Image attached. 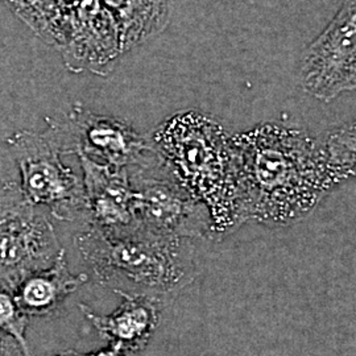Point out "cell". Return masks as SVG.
Instances as JSON below:
<instances>
[{
  "label": "cell",
  "mask_w": 356,
  "mask_h": 356,
  "mask_svg": "<svg viewBox=\"0 0 356 356\" xmlns=\"http://www.w3.org/2000/svg\"><path fill=\"white\" fill-rule=\"evenodd\" d=\"M153 143L182 186L206 206L213 234L247 220L232 141L216 122L198 113L178 114L159 128Z\"/></svg>",
  "instance_id": "7a4b0ae2"
},
{
  "label": "cell",
  "mask_w": 356,
  "mask_h": 356,
  "mask_svg": "<svg viewBox=\"0 0 356 356\" xmlns=\"http://www.w3.org/2000/svg\"><path fill=\"white\" fill-rule=\"evenodd\" d=\"M56 356H138V353L131 351L120 344L110 343L108 347L94 353H78L74 350H67Z\"/></svg>",
  "instance_id": "4fadbf2b"
},
{
  "label": "cell",
  "mask_w": 356,
  "mask_h": 356,
  "mask_svg": "<svg viewBox=\"0 0 356 356\" xmlns=\"http://www.w3.org/2000/svg\"><path fill=\"white\" fill-rule=\"evenodd\" d=\"M47 122V131L63 154L76 153L103 165H136L153 149L147 139L127 123L113 116L94 114L79 106L65 120Z\"/></svg>",
  "instance_id": "52a82bcc"
},
{
  "label": "cell",
  "mask_w": 356,
  "mask_h": 356,
  "mask_svg": "<svg viewBox=\"0 0 356 356\" xmlns=\"http://www.w3.org/2000/svg\"><path fill=\"white\" fill-rule=\"evenodd\" d=\"M83 170L85 216L88 226L108 235H127L140 229L136 216V191L128 168L103 165L78 156Z\"/></svg>",
  "instance_id": "9c48e42d"
},
{
  "label": "cell",
  "mask_w": 356,
  "mask_h": 356,
  "mask_svg": "<svg viewBox=\"0 0 356 356\" xmlns=\"http://www.w3.org/2000/svg\"><path fill=\"white\" fill-rule=\"evenodd\" d=\"M7 143L20 172V188L29 202L48 207L51 216L63 222L85 216L83 182L63 163V152L47 129L42 134L17 131Z\"/></svg>",
  "instance_id": "8992f818"
},
{
  "label": "cell",
  "mask_w": 356,
  "mask_h": 356,
  "mask_svg": "<svg viewBox=\"0 0 356 356\" xmlns=\"http://www.w3.org/2000/svg\"><path fill=\"white\" fill-rule=\"evenodd\" d=\"M63 250L49 219L19 184L7 181L0 189V288L13 292L31 273L51 267Z\"/></svg>",
  "instance_id": "5b68a950"
},
{
  "label": "cell",
  "mask_w": 356,
  "mask_h": 356,
  "mask_svg": "<svg viewBox=\"0 0 356 356\" xmlns=\"http://www.w3.org/2000/svg\"><path fill=\"white\" fill-rule=\"evenodd\" d=\"M128 176L136 191L140 229L177 239L213 234L206 206L182 186L156 149L139 164L128 166Z\"/></svg>",
  "instance_id": "277c9868"
},
{
  "label": "cell",
  "mask_w": 356,
  "mask_h": 356,
  "mask_svg": "<svg viewBox=\"0 0 356 356\" xmlns=\"http://www.w3.org/2000/svg\"><path fill=\"white\" fill-rule=\"evenodd\" d=\"M0 356H24L19 344L11 337L0 331Z\"/></svg>",
  "instance_id": "5bb4252c"
},
{
  "label": "cell",
  "mask_w": 356,
  "mask_h": 356,
  "mask_svg": "<svg viewBox=\"0 0 356 356\" xmlns=\"http://www.w3.org/2000/svg\"><path fill=\"white\" fill-rule=\"evenodd\" d=\"M241 172L247 219L285 225L306 216L354 161L329 148L318 149L305 135L264 126L231 139Z\"/></svg>",
  "instance_id": "6da1fadb"
},
{
  "label": "cell",
  "mask_w": 356,
  "mask_h": 356,
  "mask_svg": "<svg viewBox=\"0 0 356 356\" xmlns=\"http://www.w3.org/2000/svg\"><path fill=\"white\" fill-rule=\"evenodd\" d=\"M300 79L306 92L323 102L355 89V0H344L329 26L306 49Z\"/></svg>",
  "instance_id": "ba28073f"
},
{
  "label": "cell",
  "mask_w": 356,
  "mask_h": 356,
  "mask_svg": "<svg viewBox=\"0 0 356 356\" xmlns=\"http://www.w3.org/2000/svg\"><path fill=\"white\" fill-rule=\"evenodd\" d=\"M86 281L85 273L73 275L69 270L63 250L51 267L31 273L11 293L26 317H48Z\"/></svg>",
  "instance_id": "8fae6325"
},
{
  "label": "cell",
  "mask_w": 356,
  "mask_h": 356,
  "mask_svg": "<svg viewBox=\"0 0 356 356\" xmlns=\"http://www.w3.org/2000/svg\"><path fill=\"white\" fill-rule=\"evenodd\" d=\"M29 317L20 310L13 293L0 288V331L11 337L19 344L24 356H35L26 341Z\"/></svg>",
  "instance_id": "7c38bea8"
},
{
  "label": "cell",
  "mask_w": 356,
  "mask_h": 356,
  "mask_svg": "<svg viewBox=\"0 0 356 356\" xmlns=\"http://www.w3.org/2000/svg\"><path fill=\"white\" fill-rule=\"evenodd\" d=\"M184 241L143 229L108 235L88 226L76 235V245L99 284L159 298L193 280L191 251Z\"/></svg>",
  "instance_id": "3957f363"
},
{
  "label": "cell",
  "mask_w": 356,
  "mask_h": 356,
  "mask_svg": "<svg viewBox=\"0 0 356 356\" xmlns=\"http://www.w3.org/2000/svg\"><path fill=\"white\" fill-rule=\"evenodd\" d=\"M123 302L108 316H101L81 304V312L98 334L110 343L120 344L131 351H141L152 337L160 317V300L141 293L114 291Z\"/></svg>",
  "instance_id": "30bf717a"
}]
</instances>
